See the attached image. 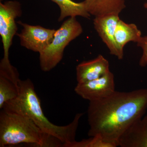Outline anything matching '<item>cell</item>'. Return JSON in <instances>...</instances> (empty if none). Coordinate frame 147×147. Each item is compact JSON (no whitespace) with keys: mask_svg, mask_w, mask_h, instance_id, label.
<instances>
[{"mask_svg":"<svg viewBox=\"0 0 147 147\" xmlns=\"http://www.w3.org/2000/svg\"><path fill=\"white\" fill-rule=\"evenodd\" d=\"M147 109V89L129 92L115 91L108 97L89 101L88 122L90 137L98 136L118 146V141Z\"/></svg>","mask_w":147,"mask_h":147,"instance_id":"cell-1","label":"cell"},{"mask_svg":"<svg viewBox=\"0 0 147 147\" xmlns=\"http://www.w3.org/2000/svg\"><path fill=\"white\" fill-rule=\"evenodd\" d=\"M1 109L28 117L44 133L61 141L64 147L76 141L79 121L84 115L77 113L72 121L64 126L52 123L44 115L34 85L30 79L21 80L18 96L6 102Z\"/></svg>","mask_w":147,"mask_h":147,"instance_id":"cell-2","label":"cell"},{"mask_svg":"<svg viewBox=\"0 0 147 147\" xmlns=\"http://www.w3.org/2000/svg\"><path fill=\"white\" fill-rule=\"evenodd\" d=\"M21 144L36 147H64L61 141L44 133L28 117L1 109L0 147Z\"/></svg>","mask_w":147,"mask_h":147,"instance_id":"cell-3","label":"cell"},{"mask_svg":"<svg viewBox=\"0 0 147 147\" xmlns=\"http://www.w3.org/2000/svg\"><path fill=\"white\" fill-rule=\"evenodd\" d=\"M81 24L76 17H70L57 30L53 41L40 53V64L42 71H49L55 68L63 57L64 51L72 40L83 32Z\"/></svg>","mask_w":147,"mask_h":147,"instance_id":"cell-4","label":"cell"},{"mask_svg":"<svg viewBox=\"0 0 147 147\" xmlns=\"http://www.w3.org/2000/svg\"><path fill=\"white\" fill-rule=\"evenodd\" d=\"M22 13L21 4L18 1H7L0 3V34L4 50L1 67H5L11 65L9 58V51L18 29L15 20Z\"/></svg>","mask_w":147,"mask_h":147,"instance_id":"cell-5","label":"cell"},{"mask_svg":"<svg viewBox=\"0 0 147 147\" xmlns=\"http://www.w3.org/2000/svg\"><path fill=\"white\" fill-rule=\"evenodd\" d=\"M18 23L23 29L17 35L21 46L27 49L40 54L53 41L56 30L45 28L41 26H32L21 21Z\"/></svg>","mask_w":147,"mask_h":147,"instance_id":"cell-6","label":"cell"},{"mask_svg":"<svg viewBox=\"0 0 147 147\" xmlns=\"http://www.w3.org/2000/svg\"><path fill=\"white\" fill-rule=\"evenodd\" d=\"M74 91L84 99L89 101L108 97L115 91V78L111 71L90 82L77 83Z\"/></svg>","mask_w":147,"mask_h":147,"instance_id":"cell-7","label":"cell"},{"mask_svg":"<svg viewBox=\"0 0 147 147\" xmlns=\"http://www.w3.org/2000/svg\"><path fill=\"white\" fill-rule=\"evenodd\" d=\"M120 19L119 14L95 16L93 24L94 29L108 47L110 54L121 60L123 59L124 53L119 50L115 39L116 27Z\"/></svg>","mask_w":147,"mask_h":147,"instance_id":"cell-8","label":"cell"},{"mask_svg":"<svg viewBox=\"0 0 147 147\" xmlns=\"http://www.w3.org/2000/svg\"><path fill=\"white\" fill-rule=\"evenodd\" d=\"M108 61L102 55L93 59L84 61L76 67L77 83H84L100 78L110 72Z\"/></svg>","mask_w":147,"mask_h":147,"instance_id":"cell-9","label":"cell"},{"mask_svg":"<svg viewBox=\"0 0 147 147\" xmlns=\"http://www.w3.org/2000/svg\"><path fill=\"white\" fill-rule=\"evenodd\" d=\"M121 147H147V115L134 121L118 141Z\"/></svg>","mask_w":147,"mask_h":147,"instance_id":"cell-10","label":"cell"},{"mask_svg":"<svg viewBox=\"0 0 147 147\" xmlns=\"http://www.w3.org/2000/svg\"><path fill=\"white\" fill-rule=\"evenodd\" d=\"M87 11L95 16L119 14L125 8V0H85Z\"/></svg>","mask_w":147,"mask_h":147,"instance_id":"cell-11","label":"cell"},{"mask_svg":"<svg viewBox=\"0 0 147 147\" xmlns=\"http://www.w3.org/2000/svg\"><path fill=\"white\" fill-rule=\"evenodd\" d=\"M142 32L134 24H127L120 19L116 27L115 39L119 50L123 53L124 46L130 41L138 42Z\"/></svg>","mask_w":147,"mask_h":147,"instance_id":"cell-12","label":"cell"},{"mask_svg":"<svg viewBox=\"0 0 147 147\" xmlns=\"http://www.w3.org/2000/svg\"><path fill=\"white\" fill-rule=\"evenodd\" d=\"M58 5L60 9V15L58 21H61L67 17L81 16L89 18L90 14L86 9L84 1L76 3L71 0H52Z\"/></svg>","mask_w":147,"mask_h":147,"instance_id":"cell-13","label":"cell"},{"mask_svg":"<svg viewBox=\"0 0 147 147\" xmlns=\"http://www.w3.org/2000/svg\"><path fill=\"white\" fill-rule=\"evenodd\" d=\"M20 84H17L7 77L0 75V108L2 109L6 102L18 96Z\"/></svg>","mask_w":147,"mask_h":147,"instance_id":"cell-14","label":"cell"},{"mask_svg":"<svg viewBox=\"0 0 147 147\" xmlns=\"http://www.w3.org/2000/svg\"><path fill=\"white\" fill-rule=\"evenodd\" d=\"M115 145L103 140L101 137L96 136L84 139L80 142H72L67 147H116Z\"/></svg>","mask_w":147,"mask_h":147,"instance_id":"cell-15","label":"cell"},{"mask_svg":"<svg viewBox=\"0 0 147 147\" xmlns=\"http://www.w3.org/2000/svg\"><path fill=\"white\" fill-rule=\"evenodd\" d=\"M137 46L142 48L143 53L139 64L142 67H145L147 65V36H142L138 42Z\"/></svg>","mask_w":147,"mask_h":147,"instance_id":"cell-16","label":"cell"},{"mask_svg":"<svg viewBox=\"0 0 147 147\" xmlns=\"http://www.w3.org/2000/svg\"><path fill=\"white\" fill-rule=\"evenodd\" d=\"M144 7L146 9H147V2L145 3L144 4Z\"/></svg>","mask_w":147,"mask_h":147,"instance_id":"cell-17","label":"cell"}]
</instances>
